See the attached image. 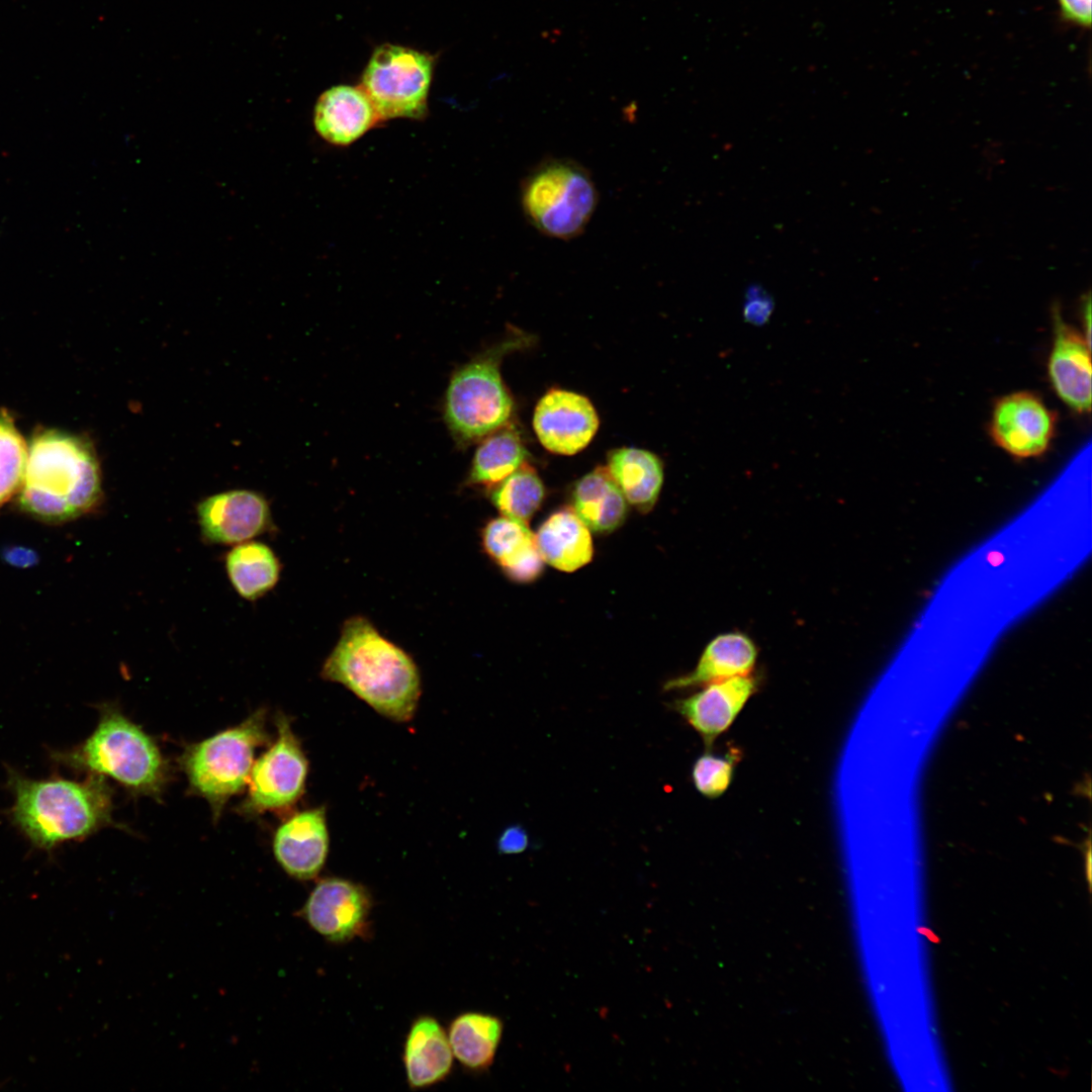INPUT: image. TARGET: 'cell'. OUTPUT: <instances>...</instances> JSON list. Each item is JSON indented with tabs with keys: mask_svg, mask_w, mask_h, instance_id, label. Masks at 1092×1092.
Returning <instances> with one entry per match:
<instances>
[{
	"mask_svg": "<svg viewBox=\"0 0 1092 1092\" xmlns=\"http://www.w3.org/2000/svg\"><path fill=\"white\" fill-rule=\"evenodd\" d=\"M322 676L341 684L379 714L411 720L421 696V679L412 657L383 637L366 618L348 619Z\"/></svg>",
	"mask_w": 1092,
	"mask_h": 1092,
	"instance_id": "cell-1",
	"label": "cell"
},
{
	"mask_svg": "<svg viewBox=\"0 0 1092 1092\" xmlns=\"http://www.w3.org/2000/svg\"><path fill=\"white\" fill-rule=\"evenodd\" d=\"M7 786L14 797L9 819L38 849L51 852L113 823L112 789L102 776L34 780L8 767Z\"/></svg>",
	"mask_w": 1092,
	"mask_h": 1092,
	"instance_id": "cell-2",
	"label": "cell"
},
{
	"mask_svg": "<svg viewBox=\"0 0 1092 1092\" xmlns=\"http://www.w3.org/2000/svg\"><path fill=\"white\" fill-rule=\"evenodd\" d=\"M101 470L92 445L57 430H40L28 445L18 503L48 523H63L95 510L102 498Z\"/></svg>",
	"mask_w": 1092,
	"mask_h": 1092,
	"instance_id": "cell-3",
	"label": "cell"
},
{
	"mask_svg": "<svg viewBox=\"0 0 1092 1092\" xmlns=\"http://www.w3.org/2000/svg\"><path fill=\"white\" fill-rule=\"evenodd\" d=\"M98 709L90 736L72 748L51 750V759L72 770L109 777L132 793L159 797L169 767L157 743L113 704Z\"/></svg>",
	"mask_w": 1092,
	"mask_h": 1092,
	"instance_id": "cell-4",
	"label": "cell"
},
{
	"mask_svg": "<svg viewBox=\"0 0 1092 1092\" xmlns=\"http://www.w3.org/2000/svg\"><path fill=\"white\" fill-rule=\"evenodd\" d=\"M532 339L511 332L503 341L457 368L448 383L444 419L461 446L482 440L507 426L514 400L500 374L506 355L528 346Z\"/></svg>",
	"mask_w": 1092,
	"mask_h": 1092,
	"instance_id": "cell-5",
	"label": "cell"
},
{
	"mask_svg": "<svg viewBox=\"0 0 1092 1092\" xmlns=\"http://www.w3.org/2000/svg\"><path fill=\"white\" fill-rule=\"evenodd\" d=\"M267 741L266 712L260 709L239 725L186 747L182 768L193 792L209 803L214 818L245 788L255 751Z\"/></svg>",
	"mask_w": 1092,
	"mask_h": 1092,
	"instance_id": "cell-6",
	"label": "cell"
},
{
	"mask_svg": "<svg viewBox=\"0 0 1092 1092\" xmlns=\"http://www.w3.org/2000/svg\"><path fill=\"white\" fill-rule=\"evenodd\" d=\"M521 201L527 219L541 234L569 240L589 222L598 191L588 171L568 159L538 165L524 180Z\"/></svg>",
	"mask_w": 1092,
	"mask_h": 1092,
	"instance_id": "cell-7",
	"label": "cell"
},
{
	"mask_svg": "<svg viewBox=\"0 0 1092 1092\" xmlns=\"http://www.w3.org/2000/svg\"><path fill=\"white\" fill-rule=\"evenodd\" d=\"M433 67L432 56L414 49L385 43L374 51L360 87L380 121L427 114Z\"/></svg>",
	"mask_w": 1092,
	"mask_h": 1092,
	"instance_id": "cell-8",
	"label": "cell"
},
{
	"mask_svg": "<svg viewBox=\"0 0 1092 1092\" xmlns=\"http://www.w3.org/2000/svg\"><path fill=\"white\" fill-rule=\"evenodd\" d=\"M276 727L275 742L253 763L249 791L239 808L243 814L288 808L303 793L308 771L305 754L285 715L278 714Z\"/></svg>",
	"mask_w": 1092,
	"mask_h": 1092,
	"instance_id": "cell-9",
	"label": "cell"
},
{
	"mask_svg": "<svg viewBox=\"0 0 1092 1092\" xmlns=\"http://www.w3.org/2000/svg\"><path fill=\"white\" fill-rule=\"evenodd\" d=\"M372 899L360 884L330 877L321 880L298 914L325 939L344 943L370 931Z\"/></svg>",
	"mask_w": 1092,
	"mask_h": 1092,
	"instance_id": "cell-10",
	"label": "cell"
},
{
	"mask_svg": "<svg viewBox=\"0 0 1092 1092\" xmlns=\"http://www.w3.org/2000/svg\"><path fill=\"white\" fill-rule=\"evenodd\" d=\"M599 417L587 397L553 388L538 401L533 427L538 440L548 451L573 455L584 449L599 428Z\"/></svg>",
	"mask_w": 1092,
	"mask_h": 1092,
	"instance_id": "cell-11",
	"label": "cell"
},
{
	"mask_svg": "<svg viewBox=\"0 0 1092 1092\" xmlns=\"http://www.w3.org/2000/svg\"><path fill=\"white\" fill-rule=\"evenodd\" d=\"M1055 424V415L1042 400L1023 391L1006 395L996 402L990 432L1003 450L1027 458L1038 456L1049 448Z\"/></svg>",
	"mask_w": 1092,
	"mask_h": 1092,
	"instance_id": "cell-12",
	"label": "cell"
},
{
	"mask_svg": "<svg viewBox=\"0 0 1092 1092\" xmlns=\"http://www.w3.org/2000/svg\"><path fill=\"white\" fill-rule=\"evenodd\" d=\"M203 539L212 544H240L265 533L272 525L266 498L253 490L233 489L210 495L197 506Z\"/></svg>",
	"mask_w": 1092,
	"mask_h": 1092,
	"instance_id": "cell-13",
	"label": "cell"
},
{
	"mask_svg": "<svg viewBox=\"0 0 1092 1092\" xmlns=\"http://www.w3.org/2000/svg\"><path fill=\"white\" fill-rule=\"evenodd\" d=\"M273 851L277 862L290 877L314 879L325 866L329 851V831L324 807L301 811L276 830Z\"/></svg>",
	"mask_w": 1092,
	"mask_h": 1092,
	"instance_id": "cell-14",
	"label": "cell"
},
{
	"mask_svg": "<svg viewBox=\"0 0 1092 1092\" xmlns=\"http://www.w3.org/2000/svg\"><path fill=\"white\" fill-rule=\"evenodd\" d=\"M1048 370L1058 396L1078 413L1091 407L1090 343L1054 311V342Z\"/></svg>",
	"mask_w": 1092,
	"mask_h": 1092,
	"instance_id": "cell-15",
	"label": "cell"
},
{
	"mask_svg": "<svg viewBox=\"0 0 1092 1092\" xmlns=\"http://www.w3.org/2000/svg\"><path fill=\"white\" fill-rule=\"evenodd\" d=\"M756 687L750 674L714 681L676 701L674 708L710 745L731 726Z\"/></svg>",
	"mask_w": 1092,
	"mask_h": 1092,
	"instance_id": "cell-16",
	"label": "cell"
},
{
	"mask_svg": "<svg viewBox=\"0 0 1092 1092\" xmlns=\"http://www.w3.org/2000/svg\"><path fill=\"white\" fill-rule=\"evenodd\" d=\"M379 121L372 102L360 86H334L315 103L314 128L334 146L351 145Z\"/></svg>",
	"mask_w": 1092,
	"mask_h": 1092,
	"instance_id": "cell-17",
	"label": "cell"
},
{
	"mask_svg": "<svg viewBox=\"0 0 1092 1092\" xmlns=\"http://www.w3.org/2000/svg\"><path fill=\"white\" fill-rule=\"evenodd\" d=\"M453 1061L447 1031L439 1020L431 1015L415 1018L402 1052L410 1088L426 1089L444 1081L451 1074Z\"/></svg>",
	"mask_w": 1092,
	"mask_h": 1092,
	"instance_id": "cell-18",
	"label": "cell"
},
{
	"mask_svg": "<svg viewBox=\"0 0 1092 1092\" xmlns=\"http://www.w3.org/2000/svg\"><path fill=\"white\" fill-rule=\"evenodd\" d=\"M483 550L513 581L531 582L542 572L541 557L528 525L499 517L486 523L481 533Z\"/></svg>",
	"mask_w": 1092,
	"mask_h": 1092,
	"instance_id": "cell-19",
	"label": "cell"
},
{
	"mask_svg": "<svg viewBox=\"0 0 1092 1092\" xmlns=\"http://www.w3.org/2000/svg\"><path fill=\"white\" fill-rule=\"evenodd\" d=\"M756 658V646L748 636L738 632L724 633L707 644L694 670L667 681L664 689H688L748 675Z\"/></svg>",
	"mask_w": 1092,
	"mask_h": 1092,
	"instance_id": "cell-20",
	"label": "cell"
},
{
	"mask_svg": "<svg viewBox=\"0 0 1092 1092\" xmlns=\"http://www.w3.org/2000/svg\"><path fill=\"white\" fill-rule=\"evenodd\" d=\"M535 541L544 562L561 571H575L593 558L589 529L570 508L551 514L539 527Z\"/></svg>",
	"mask_w": 1092,
	"mask_h": 1092,
	"instance_id": "cell-21",
	"label": "cell"
},
{
	"mask_svg": "<svg viewBox=\"0 0 1092 1092\" xmlns=\"http://www.w3.org/2000/svg\"><path fill=\"white\" fill-rule=\"evenodd\" d=\"M572 502L579 519L597 533L615 531L627 516V500L608 467L583 475L574 485Z\"/></svg>",
	"mask_w": 1092,
	"mask_h": 1092,
	"instance_id": "cell-22",
	"label": "cell"
},
{
	"mask_svg": "<svg viewBox=\"0 0 1092 1092\" xmlns=\"http://www.w3.org/2000/svg\"><path fill=\"white\" fill-rule=\"evenodd\" d=\"M608 469L629 504L642 513L653 509L663 483V464L656 454L632 447L614 449L608 455Z\"/></svg>",
	"mask_w": 1092,
	"mask_h": 1092,
	"instance_id": "cell-23",
	"label": "cell"
},
{
	"mask_svg": "<svg viewBox=\"0 0 1092 1092\" xmlns=\"http://www.w3.org/2000/svg\"><path fill=\"white\" fill-rule=\"evenodd\" d=\"M503 1030L497 1016L469 1011L452 1019L447 1034L454 1058L465 1069L482 1072L494 1061Z\"/></svg>",
	"mask_w": 1092,
	"mask_h": 1092,
	"instance_id": "cell-24",
	"label": "cell"
},
{
	"mask_svg": "<svg viewBox=\"0 0 1092 1092\" xmlns=\"http://www.w3.org/2000/svg\"><path fill=\"white\" fill-rule=\"evenodd\" d=\"M225 568L236 592L242 598L254 601L276 585L281 564L268 545L246 541L237 544L226 554Z\"/></svg>",
	"mask_w": 1092,
	"mask_h": 1092,
	"instance_id": "cell-25",
	"label": "cell"
},
{
	"mask_svg": "<svg viewBox=\"0 0 1092 1092\" xmlns=\"http://www.w3.org/2000/svg\"><path fill=\"white\" fill-rule=\"evenodd\" d=\"M527 456L520 435L507 425L482 439L474 453L467 483L494 486L524 464Z\"/></svg>",
	"mask_w": 1092,
	"mask_h": 1092,
	"instance_id": "cell-26",
	"label": "cell"
},
{
	"mask_svg": "<svg viewBox=\"0 0 1092 1092\" xmlns=\"http://www.w3.org/2000/svg\"><path fill=\"white\" fill-rule=\"evenodd\" d=\"M545 495L543 482L528 463L494 485L491 502L502 516L527 524Z\"/></svg>",
	"mask_w": 1092,
	"mask_h": 1092,
	"instance_id": "cell-27",
	"label": "cell"
},
{
	"mask_svg": "<svg viewBox=\"0 0 1092 1092\" xmlns=\"http://www.w3.org/2000/svg\"><path fill=\"white\" fill-rule=\"evenodd\" d=\"M28 445L7 412L0 411V508L18 494Z\"/></svg>",
	"mask_w": 1092,
	"mask_h": 1092,
	"instance_id": "cell-28",
	"label": "cell"
},
{
	"mask_svg": "<svg viewBox=\"0 0 1092 1092\" xmlns=\"http://www.w3.org/2000/svg\"><path fill=\"white\" fill-rule=\"evenodd\" d=\"M735 757L705 753L694 763L692 780L699 793L717 798L728 789L734 770Z\"/></svg>",
	"mask_w": 1092,
	"mask_h": 1092,
	"instance_id": "cell-29",
	"label": "cell"
},
{
	"mask_svg": "<svg viewBox=\"0 0 1092 1092\" xmlns=\"http://www.w3.org/2000/svg\"><path fill=\"white\" fill-rule=\"evenodd\" d=\"M772 308L774 303L768 295L752 288L747 294L743 315L746 322L760 326L768 321Z\"/></svg>",
	"mask_w": 1092,
	"mask_h": 1092,
	"instance_id": "cell-30",
	"label": "cell"
},
{
	"mask_svg": "<svg viewBox=\"0 0 1092 1092\" xmlns=\"http://www.w3.org/2000/svg\"><path fill=\"white\" fill-rule=\"evenodd\" d=\"M1060 16L1068 24L1081 28L1091 26V0H1057Z\"/></svg>",
	"mask_w": 1092,
	"mask_h": 1092,
	"instance_id": "cell-31",
	"label": "cell"
},
{
	"mask_svg": "<svg viewBox=\"0 0 1092 1092\" xmlns=\"http://www.w3.org/2000/svg\"><path fill=\"white\" fill-rule=\"evenodd\" d=\"M529 835L521 825L508 826L497 839V849L503 854H517L529 846Z\"/></svg>",
	"mask_w": 1092,
	"mask_h": 1092,
	"instance_id": "cell-32",
	"label": "cell"
}]
</instances>
